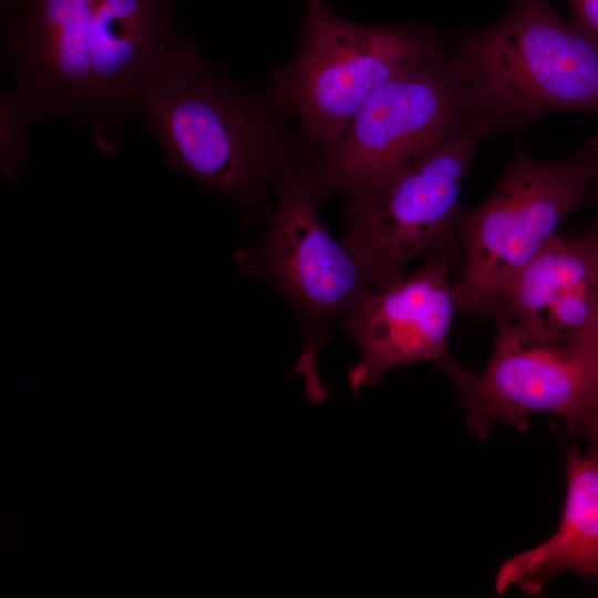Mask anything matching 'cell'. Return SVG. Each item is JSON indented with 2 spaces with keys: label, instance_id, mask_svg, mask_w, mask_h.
I'll return each instance as SVG.
<instances>
[{
  "label": "cell",
  "instance_id": "6da1fadb",
  "mask_svg": "<svg viewBox=\"0 0 598 598\" xmlns=\"http://www.w3.org/2000/svg\"><path fill=\"white\" fill-rule=\"evenodd\" d=\"M177 0H1V100L27 124L64 118L118 153L124 124L167 52L183 40Z\"/></svg>",
  "mask_w": 598,
  "mask_h": 598
},
{
  "label": "cell",
  "instance_id": "7a4b0ae2",
  "mask_svg": "<svg viewBox=\"0 0 598 598\" xmlns=\"http://www.w3.org/2000/svg\"><path fill=\"white\" fill-rule=\"evenodd\" d=\"M138 113L172 168L227 196L249 219H268L269 187L310 159L267 91L236 83L186 39L157 66Z\"/></svg>",
  "mask_w": 598,
  "mask_h": 598
},
{
  "label": "cell",
  "instance_id": "3957f363",
  "mask_svg": "<svg viewBox=\"0 0 598 598\" xmlns=\"http://www.w3.org/2000/svg\"><path fill=\"white\" fill-rule=\"evenodd\" d=\"M444 48L434 30L361 23L339 16L328 0H303L297 51L275 69L266 91L297 121L313 159L336 147L382 87Z\"/></svg>",
  "mask_w": 598,
  "mask_h": 598
},
{
  "label": "cell",
  "instance_id": "277c9868",
  "mask_svg": "<svg viewBox=\"0 0 598 598\" xmlns=\"http://www.w3.org/2000/svg\"><path fill=\"white\" fill-rule=\"evenodd\" d=\"M445 51L495 133L556 111L598 113V45L550 0H511L502 20Z\"/></svg>",
  "mask_w": 598,
  "mask_h": 598
},
{
  "label": "cell",
  "instance_id": "5b68a950",
  "mask_svg": "<svg viewBox=\"0 0 598 598\" xmlns=\"http://www.w3.org/2000/svg\"><path fill=\"white\" fill-rule=\"evenodd\" d=\"M307 163L276 182L278 200L262 238L254 249L236 252L233 260L243 274L278 290L293 309L303 337L293 372L303 377L307 399L320 404L328 393L319 375V349L373 288L354 256L323 226L324 197Z\"/></svg>",
  "mask_w": 598,
  "mask_h": 598
},
{
  "label": "cell",
  "instance_id": "8992f818",
  "mask_svg": "<svg viewBox=\"0 0 598 598\" xmlns=\"http://www.w3.org/2000/svg\"><path fill=\"white\" fill-rule=\"evenodd\" d=\"M596 178L598 138L558 163L537 161L518 147L492 195L462 213L458 309L491 316L499 291L556 235L560 221L586 204Z\"/></svg>",
  "mask_w": 598,
  "mask_h": 598
},
{
  "label": "cell",
  "instance_id": "52a82bcc",
  "mask_svg": "<svg viewBox=\"0 0 598 598\" xmlns=\"http://www.w3.org/2000/svg\"><path fill=\"white\" fill-rule=\"evenodd\" d=\"M495 131L478 114L375 185L348 197L343 245L373 290L419 258L458 246L460 197L470 163Z\"/></svg>",
  "mask_w": 598,
  "mask_h": 598
},
{
  "label": "cell",
  "instance_id": "ba28073f",
  "mask_svg": "<svg viewBox=\"0 0 598 598\" xmlns=\"http://www.w3.org/2000/svg\"><path fill=\"white\" fill-rule=\"evenodd\" d=\"M473 97L444 51L382 87L352 118L336 147L307 163L323 197H351L462 127Z\"/></svg>",
  "mask_w": 598,
  "mask_h": 598
},
{
  "label": "cell",
  "instance_id": "9c48e42d",
  "mask_svg": "<svg viewBox=\"0 0 598 598\" xmlns=\"http://www.w3.org/2000/svg\"><path fill=\"white\" fill-rule=\"evenodd\" d=\"M486 367L473 372L444 359L439 364L461 396L468 431L481 441L496 423L519 432L535 414H557L568 423L598 400L592 367L574 343L542 340L499 310Z\"/></svg>",
  "mask_w": 598,
  "mask_h": 598
},
{
  "label": "cell",
  "instance_id": "30bf717a",
  "mask_svg": "<svg viewBox=\"0 0 598 598\" xmlns=\"http://www.w3.org/2000/svg\"><path fill=\"white\" fill-rule=\"evenodd\" d=\"M458 248L433 254L414 272L373 290L344 321L347 336L361 351L360 361L348 375L354 394L379 383L392 368L446 359L458 309L451 279Z\"/></svg>",
  "mask_w": 598,
  "mask_h": 598
},
{
  "label": "cell",
  "instance_id": "8fae6325",
  "mask_svg": "<svg viewBox=\"0 0 598 598\" xmlns=\"http://www.w3.org/2000/svg\"><path fill=\"white\" fill-rule=\"evenodd\" d=\"M493 310L542 340L576 341L598 310V224L577 239L556 234L499 291Z\"/></svg>",
  "mask_w": 598,
  "mask_h": 598
},
{
  "label": "cell",
  "instance_id": "7c38bea8",
  "mask_svg": "<svg viewBox=\"0 0 598 598\" xmlns=\"http://www.w3.org/2000/svg\"><path fill=\"white\" fill-rule=\"evenodd\" d=\"M565 464L567 488L557 530L501 565L494 581L497 594L517 588L536 595L567 571L598 578V460L571 445Z\"/></svg>",
  "mask_w": 598,
  "mask_h": 598
},
{
  "label": "cell",
  "instance_id": "4fadbf2b",
  "mask_svg": "<svg viewBox=\"0 0 598 598\" xmlns=\"http://www.w3.org/2000/svg\"><path fill=\"white\" fill-rule=\"evenodd\" d=\"M29 126L4 101H1V168L12 183L17 182L18 174L27 161Z\"/></svg>",
  "mask_w": 598,
  "mask_h": 598
},
{
  "label": "cell",
  "instance_id": "5bb4252c",
  "mask_svg": "<svg viewBox=\"0 0 598 598\" xmlns=\"http://www.w3.org/2000/svg\"><path fill=\"white\" fill-rule=\"evenodd\" d=\"M570 22L598 45V0H567Z\"/></svg>",
  "mask_w": 598,
  "mask_h": 598
},
{
  "label": "cell",
  "instance_id": "9a60e30c",
  "mask_svg": "<svg viewBox=\"0 0 598 598\" xmlns=\"http://www.w3.org/2000/svg\"><path fill=\"white\" fill-rule=\"evenodd\" d=\"M570 427L582 435L587 443V454L598 460V404L569 422Z\"/></svg>",
  "mask_w": 598,
  "mask_h": 598
},
{
  "label": "cell",
  "instance_id": "2e32d148",
  "mask_svg": "<svg viewBox=\"0 0 598 598\" xmlns=\"http://www.w3.org/2000/svg\"><path fill=\"white\" fill-rule=\"evenodd\" d=\"M573 343L582 351L590 362L598 383V310L589 326ZM596 404H598V400Z\"/></svg>",
  "mask_w": 598,
  "mask_h": 598
}]
</instances>
